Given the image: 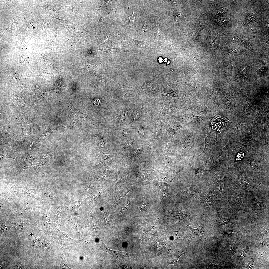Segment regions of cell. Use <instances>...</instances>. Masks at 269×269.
<instances>
[{"label":"cell","instance_id":"obj_26","mask_svg":"<svg viewBox=\"0 0 269 269\" xmlns=\"http://www.w3.org/2000/svg\"><path fill=\"white\" fill-rule=\"evenodd\" d=\"M134 43L135 45L138 46L142 48H144L147 47L148 44L149 43L148 42H144L138 40H136L133 39Z\"/></svg>","mask_w":269,"mask_h":269},{"label":"cell","instance_id":"obj_32","mask_svg":"<svg viewBox=\"0 0 269 269\" xmlns=\"http://www.w3.org/2000/svg\"><path fill=\"white\" fill-rule=\"evenodd\" d=\"M244 232L241 233L232 230H230L226 231L225 232V235L229 237H232L236 233H242Z\"/></svg>","mask_w":269,"mask_h":269},{"label":"cell","instance_id":"obj_4","mask_svg":"<svg viewBox=\"0 0 269 269\" xmlns=\"http://www.w3.org/2000/svg\"><path fill=\"white\" fill-rule=\"evenodd\" d=\"M159 115L165 116L173 114L186 108V103L168 102L161 103L158 107Z\"/></svg>","mask_w":269,"mask_h":269},{"label":"cell","instance_id":"obj_10","mask_svg":"<svg viewBox=\"0 0 269 269\" xmlns=\"http://www.w3.org/2000/svg\"><path fill=\"white\" fill-rule=\"evenodd\" d=\"M130 121L131 123H135L140 121L143 118L144 113L141 110L135 109L130 114Z\"/></svg>","mask_w":269,"mask_h":269},{"label":"cell","instance_id":"obj_12","mask_svg":"<svg viewBox=\"0 0 269 269\" xmlns=\"http://www.w3.org/2000/svg\"><path fill=\"white\" fill-rule=\"evenodd\" d=\"M214 118L212 122V125H213L216 128L222 127L225 123L230 122L228 120L223 117L218 116Z\"/></svg>","mask_w":269,"mask_h":269},{"label":"cell","instance_id":"obj_52","mask_svg":"<svg viewBox=\"0 0 269 269\" xmlns=\"http://www.w3.org/2000/svg\"><path fill=\"white\" fill-rule=\"evenodd\" d=\"M109 0H105L104 2V3L105 5H107L109 2Z\"/></svg>","mask_w":269,"mask_h":269},{"label":"cell","instance_id":"obj_19","mask_svg":"<svg viewBox=\"0 0 269 269\" xmlns=\"http://www.w3.org/2000/svg\"><path fill=\"white\" fill-rule=\"evenodd\" d=\"M98 50L106 52L108 54L114 52L120 53L124 52V50H122L120 48H113L111 47L101 48H99Z\"/></svg>","mask_w":269,"mask_h":269},{"label":"cell","instance_id":"obj_9","mask_svg":"<svg viewBox=\"0 0 269 269\" xmlns=\"http://www.w3.org/2000/svg\"><path fill=\"white\" fill-rule=\"evenodd\" d=\"M67 111L73 115L82 120H85L88 118L85 115L80 112L76 109L72 101L68 102L67 104Z\"/></svg>","mask_w":269,"mask_h":269},{"label":"cell","instance_id":"obj_35","mask_svg":"<svg viewBox=\"0 0 269 269\" xmlns=\"http://www.w3.org/2000/svg\"><path fill=\"white\" fill-rule=\"evenodd\" d=\"M236 249V246L234 244H231L228 246V249L230 254H232L235 251Z\"/></svg>","mask_w":269,"mask_h":269},{"label":"cell","instance_id":"obj_42","mask_svg":"<svg viewBox=\"0 0 269 269\" xmlns=\"http://www.w3.org/2000/svg\"><path fill=\"white\" fill-rule=\"evenodd\" d=\"M147 205V202L145 201H143L141 202L140 205V210H142L145 209Z\"/></svg>","mask_w":269,"mask_h":269},{"label":"cell","instance_id":"obj_46","mask_svg":"<svg viewBox=\"0 0 269 269\" xmlns=\"http://www.w3.org/2000/svg\"><path fill=\"white\" fill-rule=\"evenodd\" d=\"M162 190L163 195L161 200L165 197L170 195V194H168V189H163Z\"/></svg>","mask_w":269,"mask_h":269},{"label":"cell","instance_id":"obj_27","mask_svg":"<svg viewBox=\"0 0 269 269\" xmlns=\"http://www.w3.org/2000/svg\"><path fill=\"white\" fill-rule=\"evenodd\" d=\"M249 247H247L244 248L241 251L238 257V259L239 261H241L244 259L247 253L249 250Z\"/></svg>","mask_w":269,"mask_h":269},{"label":"cell","instance_id":"obj_51","mask_svg":"<svg viewBox=\"0 0 269 269\" xmlns=\"http://www.w3.org/2000/svg\"><path fill=\"white\" fill-rule=\"evenodd\" d=\"M98 135L102 140L104 139V136L102 133V131L101 130L99 131V132L98 134Z\"/></svg>","mask_w":269,"mask_h":269},{"label":"cell","instance_id":"obj_15","mask_svg":"<svg viewBox=\"0 0 269 269\" xmlns=\"http://www.w3.org/2000/svg\"><path fill=\"white\" fill-rule=\"evenodd\" d=\"M254 206V210L258 213H261L264 207V200L262 198H257Z\"/></svg>","mask_w":269,"mask_h":269},{"label":"cell","instance_id":"obj_25","mask_svg":"<svg viewBox=\"0 0 269 269\" xmlns=\"http://www.w3.org/2000/svg\"><path fill=\"white\" fill-rule=\"evenodd\" d=\"M131 190L125 189L122 190L119 193L117 196L118 201H120L124 197L127 193Z\"/></svg>","mask_w":269,"mask_h":269},{"label":"cell","instance_id":"obj_20","mask_svg":"<svg viewBox=\"0 0 269 269\" xmlns=\"http://www.w3.org/2000/svg\"><path fill=\"white\" fill-rule=\"evenodd\" d=\"M135 142L133 139L129 140L125 142L122 147L123 150H126L132 148L134 147Z\"/></svg>","mask_w":269,"mask_h":269},{"label":"cell","instance_id":"obj_23","mask_svg":"<svg viewBox=\"0 0 269 269\" xmlns=\"http://www.w3.org/2000/svg\"><path fill=\"white\" fill-rule=\"evenodd\" d=\"M19 61L21 64L26 66L29 65L30 63L29 58L26 55L21 56L19 58Z\"/></svg>","mask_w":269,"mask_h":269},{"label":"cell","instance_id":"obj_18","mask_svg":"<svg viewBox=\"0 0 269 269\" xmlns=\"http://www.w3.org/2000/svg\"><path fill=\"white\" fill-rule=\"evenodd\" d=\"M15 45L17 48L20 50H25L27 47V42L23 39H19L16 42Z\"/></svg>","mask_w":269,"mask_h":269},{"label":"cell","instance_id":"obj_31","mask_svg":"<svg viewBox=\"0 0 269 269\" xmlns=\"http://www.w3.org/2000/svg\"><path fill=\"white\" fill-rule=\"evenodd\" d=\"M135 13L134 9L133 14L127 17L126 21L129 24L133 23L135 18Z\"/></svg>","mask_w":269,"mask_h":269},{"label":"cell","instance_id":"obj_47","mask_svg":"<svg viewBox=\"0 0 269 269\" xmlns=\"http://www.w3.org/2000/svg\"><path fill=\"white\" fill-rule=\"evenodd\" d=\"M262 233L263 234H268L269 233V227L266 226L264 227L262 230Z\"/></svg>","mask_w":269,"mask_h":269},{"label":"cell","instance_id":"obj_44","mask_svg":"<svg viewBox=\"0 0 269 269\" xmlns=\"http://www.w3.org/2000/svg\"><path fill=\"white\" fill-rule=\"evenodd\" d=\"M130 134V131L127 129H124L121 133V135L124 137H127Z\"/></svg>","mask_w":269,"mask_h":269},{"label":"cell","instance_id":"obj_16","mask_svg":"<svg viewBox=\"0 0 269 269\" xmlns=\"http://www.w3.org/2000/svg\"><path fill=\"white\" fill-rule=\"evenodd\" d=\"M130 110L126 109L122 110L120 112L118 117V121L121 124L123 123L131 114Z\"/></svg>","mask_w":269,"mask_h":269},{"label":"cell","instance_id":"obj_34","mask_svg":"<svg viewBox=\"0 0 269 269\" xmlns=\"http://www.w3.org/2000/svg\"><path fill=\"white\" fill-rule=\"evenodd\" d=\"M100 175L102 178L103 179H105L107 178L108 176L109 173V169H107L100 173Z\"/></svg>","mask_w":269,"mask_h":269},{"label":"cell","instance_id":"obj_29","mask_svg":"<svg viewBox=\"0 0 269 269\" xmlns=\"http://www.w3.org/2000/svg\"><path fill=\"white\" fill-rule=\"evenodd\" d=\"M142 148L140 146H137L134 148L131 152L132 156L134 157H135L141 152Z\"/></svg>","mask_w":269,"mask_h":269},{"label":"cell","instance_id":"obj_2","mask_svg":"<svg viewBox=\"0 0 269 269\" xmlns=\"http://www.w3.org/2000/svg\"><path fill=\"white\" fill-rule=\"evenodd\" d=\"M199 128L192 126H188L185 127L184 132L181 138V152L185 154L192 147L194 143L196 135Z\"/></svg>","mask_w":269,"mask_h":269},{"label":"cell","instance_id":"obj_43","mask_svg":"<svg viewBox=\"0 0 269 269\" xmlns=\"http://www.w3.org/2000/svg\"><path fill=\"white\" fill-rule=\"evenodd\" d=\"M130 207V204L129 203H126L122 207L121 209V212H125Z\"/></svg>","mask_w":269,"mask_h":269},{"label":"cell","instance_id":"obj_8","mask_svg":"<svg viewBox=\"0 0 269 269\" xmlns=\"http://www.w3.org/2000/svg\"><path fill=\"white\" fill-rule=\"evenodd\" d=\"M186 196L190 198L198 199L205 195L195 189L193 187L188 186L184 189Z\"/></svg>","mask_w":269,"mask_h":269},{"label":"cell","instance_id":"obj_41","mask_svg":"<svg viewBox=\"0 0 269 269\" xmlns=\"http://www.w3.org/2000/svg\"><path fill=\"white\" fill-rule=\"evenodd\" d=\"M182 14V12H181L173 13L174 18L176 21L178 20L181 17Z\"/></svg>","mask_w":269,"mask_h":269},{"label":"cell","instance_id":"obj_38","mask_svg":"<svg viewBox=\"0 0 269 269\" xmlns=\"http://www.w3.org/2000/svg\"><path fill=\"white\" fill-rule=\"evenodd\" d=\"M25 189L24 192L26 193L27 195L30 196L31 197H34V195L33 191L34 190L33 189H30L27 188H25Z\"/></svg>","mask_w":269,"mask_h":269},{"label":"cell","instance_id":"obj_50","mask_svg":"<svg viewBox=\"0 0 269 269\" xmlns=\"http://www.w3.org/2000/svg\"><path fill=\"white\" fill-rule=\"evenodd\" d=\"M148 26L146 24H144V26L141 29V31L142 32H145L148 29Z\"/></svg>","mask_w":269,"mask_h":269},{"label":"cell","instance_id":"obj_36","mask_svg":"<svg viewBox=\"0 0 269 269\" xmlns=\"http://www.w3.org/2000/svg\"><path fill=\"white\" fill-rule=\"evenodd\" d=\"M255 260L254 257L252 258L250 260L249 262L247 265L246 267V269H252L254 265V263Z\"/></svg>","mask_w":269,"mask_h":269},{"label":"cell","instance_id":"obj_30","mask_svg":"<svg viewBox=\"0 0 269 269\" xmlns=\"http://www.w3.org/2000/svg\"><path fill=\"white\" fill-rule=\"evenodd\" d=\"M221 186H216L212 190V193L217 195H220L222 191V187Z\"/></svg>","mask_w":269,"mask_h":269},{"label":"cell","instance_id":"obj_37","mask_svg":"<svg viewBox=\"0 0 269 269\" xmlns=\"http://www.w3.org/2000/svg\"><path fill=\"white\" fill-rule=\"evenodd\" d=\"M154 34L156 36L158 37H163L162 33V32L159 26H158L157 28V30L155 31Z\"/></svg>","mask_w":269,"mask_h":269},{"label":"cell","instance_id":"obj_49","mask_svg":"<svg viewBox=\"0 0 269 269\" xmlns=\"http://www.w3.org/2000/svg\"><path fill=\"white\" fill-rule=\"evenodd\" d=\"M28 26L30 29H33L35 28V25L34 23H33L32 22H31V23H29Z\"/></svg>","mask_w":269,"mask_h":269},{"label":"cell","instance_id":"obj_53","mask_svg":"<svg viewBox=\"0 0 269 269\" xmlns=\"http://www.w3.org/2000/svg\"><path fill=\"white\" fill-rule=\"evenodd\" d=\"M264 253H265L264 252L262 253L259 256V258H262L263 257V256H264Z\"/></svg>","mask_w":269,"mask_h":269},{"label":"cell","instance_id":"obj_45","mask_svg":"<svg viewBox=\"0 0 269 269\" xmlns=\"http://www.w3.org/2000/svg\"><path fill=\"white\" fill-rule=\"evenodd\" d=\"M123 179V177L122 176H120L116 180L114 181V184L115 185H117L120 184L122 181Z\"/></svg>","mask_w":269,"mask_h":269},{"label":"cell","instance_id":"obj_11","mask_svg":"<svg viewBox=\"0 0 269 269\" xmlns=\"http://www.w3.org/2000/svg\"><path fill=\"white\" fill-rule=\"evenodd\" d=\"M188 164V166L189 167L190 169L192 171L194 174L197 177L198 179L205 176L208 174V170L204 168H194L191 166L189 162Z\"/></svg>","mask_w":269,"mask_h":269},{"label":"cell","instance_id":"obj_6","mask_svg":"<svg viewBox=\"0 0 269 269\" xmlns=\"http://www.w3.org/2000/svg\"><path fill=\"white\" fill-rule=\"evenodd\" d=\"M167 133L172 142L173 136L176 132L181 128L187 126L183 123L174 120L171 118L166 123Z\"/></svg>","mask_w":269,"mask_h":269},{"label":"cell","instance_id":"obj_1","mask_svg":"<svg viewBox=\"0 0 269 269\" xmlns=\"http://www.w3.org/2000/svg\"><path fill=\"white\" fill-rule=\"evenodd\" d=\"M171 117L175 121L182 122L187 126L202 127L208 123L209 119L203 115H195L190 112L186 114L178 111L172 115Z\"/></svg>","mask_w":269,"mask_h":269},{"label":"cell","instance_id":"obj_40","mask_svg":"<svg viewBox=\"0 0 269 269\" xmlns=\"http://www.w3.org/2000/svg\"><path fill=\"white\" fill-rule=\"evenodd\" d=\"M163 155L166 159H169L170 158L171 155L170 151H167L165 149L163 151Z\"/></svg>","mask_w":269,"mask_h":269},{"label":"cell","instance_id":"obj_48","mask_svg":"<svg viewBox=\"0 0 269 269\" xmlns=\"http://www.w3.org/2000/svg\"><path fill=\"white\" fill-rule=\"evenodd\" d=\"M255 17V14L253 13H251L250 14L249 16L247 19V22H248L249 21H250L251 20L254 18Z\"/></svg>","mask_w":269,"mask_h":269},{"label":"cell","instance_id":"obj_24","mask_svg":"<svg viewBox=\"0 0 269 269\" xmlns=\"http://www.w3.org/2000/svg\"><path fill=\"white\" fill-rule=\"evenodd\" d=\"M217 222L218 224L220 225L230 223L234 224L231 221L230 218L227 217H223L220 218L218 220Z\"/></svg>","mask_w":269,"mask_h":269},{"label":"cell","instance_id":"obj_28","mask_svg":"<svg viewBox=\"0 0 269 269\" xmlns=\"http://www.w3.org/2000/svg\"><path fill=\"white\" fill-rule=\"evenodd\" d=\"M187 226L189 227L191 230L196 235H198L201 232L204 231L202 226L201 225H200L199 227L196 229H194L191 225H187Z\"/></svg>","mask_w":269,"mask_h":269},{"label":"cell","instance_id":"obj_22","mask_svg":"<svg viewBox=\"0 0 269 269\" xmlns=\"http://www.w3.org/2000/svg\"><path fill=\"white\" fill-rule=\"evenodd\" d=\"M242 202V196L240 194L236 196L233 200V203L234 204V205L239 209L240 208V205Z\"/></svg>","mask_w":269,"mask_h":269},{"label":"cell","instance_id":"obj_3","mask_svg":"<svg viewBox=\"0 0 269 269\" xmlns=\"http://www.w3.org/2000/svg\"><path fill=\"white\" fill-rule=\"evenodd\" d=\"M186 103V107L189 111L193 114L203 115L208 119L210 118V112L208 107V103L191 100H189Z\"/></svg>","mask_w":269,"mask_h":269},{"label":"cell","instance_id":"obj_17","mask_svg":"<svg viewBox=\"0 0 269 269\" xmlns=\"http://www.w3.org/2000/svg\"><path fill=\"white\" fill-rule=\"evenodd\" d=\"M78 127L77 123L75 122L72 121L66 125L61 126L57 127V129H74Z\"/></svg>","mask_w":269,"mask_h":269},{"label":"cell","instance_id":"obj_14","mask_svg":"<svg viewBox=\"0 0 269 269\" xmlns=\"http://www.w3.org/2000/svg\"><path fill=\"white\" fill-rule=\"evenodd\" d=\"M112 159L111 156L106 155L103 156L101 162L99 164L91 167L94 168L98 169L101 167L108 165L111 161Z\"/></svg>","mask_w":269,"mask_h":269},{"label":"cell","instance_id":"obj_7","mask_svg":"<svg viewBox=\"0 0 269 269\" xmlns=\"http://www.w3.org/2000/svg\"><path fill=\"white\" fill-rule=\"evenodd\" d=\"M101 248L102 250L108 253L113 259L116 260L124 258L129 257L133 254L122 251L110 249L102 242L101 243Z\"/></svg>","mask_w":269,"mask_h":269},{"label":"cell","instance_id":"obj_21","mask_svg":"<svg viewBox=\"0 0 269 269\" xmlns=\"http://www.w3.org/2000/svg\"><path fill=\"white\" fill-rule=\"evenodd\" d=\"M179 172L180 171H179L178 173H177L174 178L172 179H169L167 177V178H165L163 180L161 183V185L162 186V188L163 187V188L162 189H168L170 187L172 181L176 178Z\"/></svg>","mask_w":269,"mask_h":269},{"label":"cell","instance_id":"obj_13","mask_svg":"<svg viewBox=\"0 0 269 269\" xmlns=\"http://www.w3.org/2000/svg\"><path fill=\"white\" fill-rule=\"evenodd\" d=\"M214 196H209L206 195L202 197L201 199L202 204L205 206H209L214 202L215 197Z\"/></svg>","mask_w":269,"mask_h":269},{"label":"cell","instance_id":"obj_39","mask_svg":"<svg viewBox=\"0 0 269 269\" xmlns=\"http://www.w3.org/2000/svg\"><path fill=\"white\" fill-rule=\"evenodd\" d=\"M268 240L264 239L259 242L258 245V247L259 248H262L265 246L268 243Z\"/></svg>","mask_w":269,"mask_h":269},{"label":"cell","instance_id":"obj_5","mask_svg":"<svg viewBox=\"0 0 269 269\" xmlns=\"http://www.w3.org/2000/svg\"><path fill=\"white\" fill-rule=\"evenodd\" d=\"M202 128L204 133L205 138V147L204 150L198 156H195L197 158L200 159L204 158L207 153H208L211 147L212 144L211 140V130L208 126V124L203 126Z\"/></svg>","mask_w":269,"mask_h":269},{"label":"cell","instance_id":"obj_33","mask_svg":"<svg viewBox=\"0 0 269 269\" xmlns=\"http://www.w3.org/2000/svg\"><path fill=\"white\" fill-rule=\"evenodd\" d=\"M146 130L143 127H140L137 131L138 134L141 137H143L145 134Z\"/></svg>","mask_w":269,"mask_h":269}]
</instances>
